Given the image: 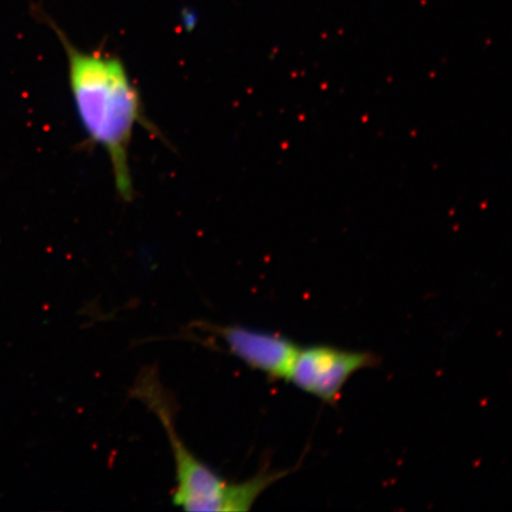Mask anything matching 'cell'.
Returning <instances> with one entry per match:
<instances>
[{
  "mask_svg": "<svg viewBox=\"0 0 512 512\" xmlns=\"http://www.w3.org/2000/svg\"><path fill=\"white\" fill-rule=\"evenodd\" d=\"M68 61V82L87 143L101 147L110 159L115 190L124 202L134 198L130 147L134 130L143 127L163 138L147 118L142 95L125 63L101 51H82L53 25Z\"/></svg>",
  "mask_w": 512,
  "mask_h": 512,
  "instance_id": "6da1fadb",
  "label": "cell"
},
{
  "mask_svg": "<svg viewBox=\"0 0 512 512\" xmlns=\"http://www.w3.org/2000/svg\"><path fill=\"white\" fill-rule=\"evenodd\" d=\"M132 395L157 416L169 439L177 483L172 502L177 507L187 511H247L262 492L286 476V471H270L265 467L245 482L233 483L203 463L179 438L174 401L156 369H144L140 373L133 384Z\"/></svg>",
  "mask_w": 512,
  "mask_h": 512,
  "instance_id": "7a4b0ae2",
  "label": "cell"
},
{
  "mask_svg": "<svg viewBox=\"0 0 512 512\" xmlns=\"http://www.w3.org/2000/svg\"><path fill=\"white\" fill-rule=\"evenodd\" d=\"M380 358L373 352L350 351L312 345L299 349L288 382L316 398L336 406L345 384L358 371L374 368Z\"/></svg>",
  "mask_w": 512,
  "mask_h": 512,
  "instance_id": "3957f363",
  "label": "cell"
},
{
  "mask_svg": "<svg viewBox=\"0 0 512 512\" xmlns=\"http://www.w3.org/2000/svg\"><path fill=\"white\" fill-rule=\"evenodd\" d=\"M197 326L219 339L230 355L249 368L261 371L270 380L288 381L300 349L291 339L240 325L198 323Z\"/></svg>",
  "mask_w": 512,
  "mask_h": 512,
  "instance_id": "277c9868",
  "label": "cell"
}]
</instances>
